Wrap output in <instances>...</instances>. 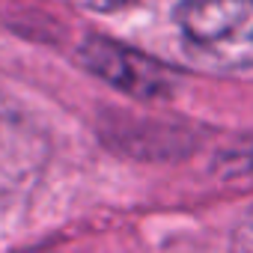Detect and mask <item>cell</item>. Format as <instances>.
Wrapping results in <instances>:
<instances>
[{
  "mask_svg": "<svg viewBox=\"0 0 253 253\" xmlns=\"http://www.w3.org/2000/svg\"><path fill=\"white\" fill-rule=\"evenodd\" d=\"M176 24L206 60L226 69L253 66V0H185Z\"/></svg>",
  "mask_w": 253,
  "mask_h": 253,
  "instance_id": "1",
  "label": "cell"
},
{
  "mask_svg": "<svg viewBox=\"0 0 253 253\" xmlns=\"http://www.w3.org/2000/svg\"><path fill=\"white\" fill-rule=\"evenodd\" d=\"M81 60L89 72L104 78L110 86L134 98H167L176 92L182 75L161 60H152L134 48H125L110 39H89L81 48Z\"/></svg>",
  "mask_w": 253,
  "mask_h": 253,
  "instance_id": "2",
  "label": "cell"
},
{
  "mask_svg": "<svg viewBox=\"0 0 253 253\" xmlns=\"http://www.w3.org/2000/svg\"><path fill=\"white\" fill-rule=\"evenodd\" d=\"M86 3L92 9H122V6H128V3H137V0H86Z\"/></svg>",
  "mask_w": 253,
  "mask_h": 253,
  "instance_id": "3",
  "label": "cell"
}]
</instances>
